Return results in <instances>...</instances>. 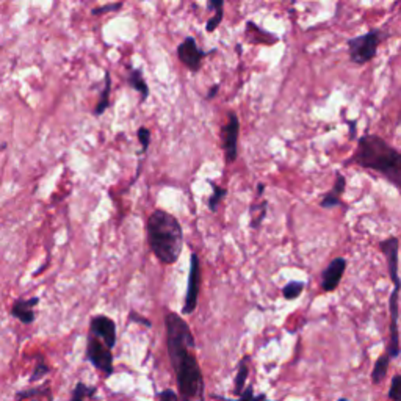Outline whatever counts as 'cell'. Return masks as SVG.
Listing matches in <instances>:
<instances>
[{
	"label": "cell",
	"mask_w": 401,
	"mask_h": 401,
	"mask_svg": "<svg viewBox=\"0 0 401 401\" xmlns=\"http://www.w3.org/2000/svg\"><path fill=\"white\" fill-rule=\"evenodd\" d=\"M164 326L169 361L177 379L179 398L182 401H204V376L195 354V337L190 326L176 312L167 313Z\"/></svg>",
	"instance_id": "1"
},
{
	"label": "cell",
	"mask_w": 401,
	"mask_h": 401,
	"mask_svg": "<svg viewBox=\"0 0 401 401\" xmlns=\"http://www.w3.org/2000/svg\"><path fill=\"white\" fill-rule=\"evenodd\" d=\"M353 162L365 169L381 174L401 190V154L388 141L376 135H364L357 141Z\"/></svg>",
	"instance_id": "2"
},
{
	"label": "cell",
	"mask_w": 401,
	"mask_h": 401,
	"mask_svg": "<svg viewBox=\"0 0 401 401\" xmlns=\"http://www.w3.org/2000/svg\"><path fill=\"white\" fill-rule=\"evenodd\" d=\"M148 241L157 259L164 265H173L184 248L182 227L171 213L154 210L148 218Z\"/></svg>",
	"instance_id": "3"
},
{
	"label": "cell",
	"mask_w": 401,
	"mask_h": 401,
	"mask_svg": "<svg viewBox=\"0 0 401 401\" xmlns=\"http://www.w3.org/2000/svg\"><path fill=\"white\" fill-rule=\"evenodd\" d=\"M381 41V33L378 30H371L361 37H356L348 41L349 59L356 64H365L375 59L376 49Z\"/></svg>",
	"instance_id": "4"
},
{
	"label": "cell",
	"mask_w": 401,
	"mask_h": 401,
	"mask_svg": "<svg viewBox=\"0 0 401 401\" xmlns=\"http://www.w3.org/2000/svg\"><path fill=\"white\" fill-rule=\"evenodd\" d=\"M87 359L95 365V367L102 371V373L109 378L113 375V356L112 349L105 345V343L97 339L96 335H90L88 345H87Z\"/></svg>",
	"instance_id": "5"
},
{
	"label": "cell",
	"mask_w": 401,
	"mask_h": 401,
	"mask_svg": "<svg viewBox=\"0 0 401 401\" xmlns=\"http://www.w3.org/2000/svg\"><path fill=\"white\" fill-rule=\"evenodd\" d=\"M200 287V265L199 257L196 254H191L190 257V275H188V287L187 295L184 299V315H190L195 312L198 306V295Z\"/></svg>",
	"instance_id": "6"
},
{
	"label": "cell",
	"mask_w": 401,
	"mask_h": 401,
	"mask_svg": "<svg viewBox=\"0 0 401 401\" xmlns=\"http://www.w3.org/2000/svg\"><path fill=\"white\" fill-rule=\"evenodd\" d=\"M239 131L240 123L235 113H229L226 126L221 128V143H223V149L226 154L227 163H232L237 160V143H239Z\"/></svg>",
	"instance_id": "7"
},
{
	"label": "cell",
	"mask_w": 401,
	"mask_h": 401,
	"mask_svg": "<svg viewBox=\"0 0 401 401\" xmlns=\"http://www.w3.org/2000/svg\"><path fill=\"white\" fill-rule=\"evenodd\" d=\"M91 334L102 340L110 349L116 345V323L107 315H96L91 320Z\"/></svg>",
	"instance_id": "8"
},
{
	"label": "cell",
	"mask_w": 401,
	"mask_h": 401,
	"mask_svg": "<svg viewBox=\"0 0 401 401\" xmlns=\"http://www.w3.org/2000/svg\"><path fill=\"white\" fill-rule=\"evenodd\" d=\"M207 54L203 52L196 44V41L195 38H185V41L182 42L181 46L177 47V56H179V60L182 61L184 66H187L190 71H199L200 68V61H203V59L205 56Z\"/></svg>",
	"instance_id": "9"
},
{
	"label": "cell",
	"mask_w": 401,
	"mask_h": 401,
	"mask_svg": "<svg viewBox=\"0 0 401 401\" xmlns=\"http://www.w3.org/2000/svg\"><path fill=\"white\" fill-rule=\"evenodd\" d=\"M398 293L400 289L395 287L390 293L389 311H390V342L388 348V354L390 359L398 357L400 354V334H398Z\"/></svg>",
	"instance_id": "10"
},
{
	"label": "cell",
	"mask_w": 401,
	"mask_h": 401,
	"mask_svg": "<svg viewBox=\"0 0 401 401\" xmlns=\"http://www.w3.org/2000/svg\"><path fill=\"white\" fill-rule=\"evenodd\" d=\"M347 270V261L343 257H337L325 268L321 275V289L323 292H333L339 287V284L343 277V273Z\"/></svg>",
	"instance_id": "11"
},
{
	"label": "cell",
	"mask_w": 401,
	"mask_h": 401,
	"mask_svg": "<svg viewBox=\"0 0 401 401\" xmlns=\"http://www.w3.org/2000/svg\"><path fill=\"white\" fill-rule=\"evenodd\" d=\"M398 240L395 237H390L379 243L383 254L388 257V267H389V276L393 282V287L401 289V279L398 275Z\"/></svg>",
	"instance_id": "12"
},
{
	"label": "cell",
	"mask_w": 401,
	"mask_h": 401,
	"mask_svg": "<svg viewBox=\"0 0 401 401\" xmlns=\"http://www.w3.org/2000/svg\"><path fill=\"white\" fill-rule=\"evenodd\" d=\"M40 303V298L33 297L30 299H19L11 306V315L19 318L24 325H32L35 321L33 307Z\"/></svg>",
	"instance_id": "13"
},
{
	"label": "cell",
	"mask_w": 401,
	"mask_h": 401,
	"mask_svg": "<svg viewBox=\"0 0 401 401\" xmlns=\"http://www.w3.org/2000/svg\"><path fill=\"white\" fill-rule=\"evenodd\" d=\"M207 10L213 11V16L207 20L205 30L213 32V30H217L221 24V20H223V13H225L223 0H209V4H207Z\"/></svg>",
	"instance_id": "14"
},
{
	"label": "cell",
	"mask_w": 401,
	"mask_h": 401,
	"mask_svg": "<svg viewBox=\"0 0 401 401\" xmlns=\"http://www.w3.org/2000/svg\"><path fill=\"white\" fill-rule=\"evenodd\" d=\"M389 364H390V356L385 353L381 357H378V361L375 362L373 371H371V383L373 384H379L383 383V379L388 375L389 370Z\"/></svg>",
	"instance_id": "15"
},
{
	"label": "cell",
	"mask_w": 401,
	"mask_h": 401,
	"mask_svg": "<svg viewBox=\"0 0 401 401\" xmlns=\"http://www.w3.org/2000/svg\"><path fill=\"white\" fill-rule=\"evenodd\" d=\"M249 375V369H248V357L245 356L239 364V370L237 375H235V381H234V393L235 395H240V393L245 390V384L246 379Z\"/></svg>",
	"instance_id": "16"
},
{
	"label": "cell",
	"mask_w": 401,
	"mask_h": 401,
	"mask_svg": "<svg viewBox=\"0 0 401 401\" xmlns=\"http://www.w3.org/2000/svg\"><path fill=\"white\" fill-rule=\"evenodd\" d=\"M131 83H132V87L140 91L141 92V99L145 100L148 96H149V88H148V83L145 78H143L141 76V71L138 69H133L132 73H131Z\"/></svg>",
	"instance_id": "17"
},
{
	"label": "cell",
	"mask_w": 401,
	"mask_h": 401,
	"mask_svg": "<svg viewBox=\"0 0 401 401\" xmlns=\"http://www.w3.org/2000/svg\"><path fill=\"white\" fill-rule=\"evenodd\" d=\"M304 282H299V281H292L289 284L284 285L282 289V295L285 299H297L301 293L304 290Z\"/></svg>",
	"instance_id": "18"
},
{
	"label": "cell",
	"mask_w": 401,
	"mask_h": 401,
	"mask_svg": "<svg viewBox=\"0 0 401 401\" xmlns=\"http://www.w3.org/2000/svg\"><path fill=\"white\" fill-rule=\"evenodd\" d=\"M210 184H212V188H213V195L209 198V200H207V205H209L210 212H217L221 199H223L225 195H226V188L220 187V185H215L213 182H210Z\"/></svg>",
	"instance_id": "19"
},
{
	"label": "cell",
	"mask_w": 401,
	"mask_h": 401,
	"mask_svg": "<svg viewBox=\"0 0 401 401\" xmlns=\"http://www.w3.org/2000/svg\"><path fill=\"white\" fill-rule=\"evenodd\" d=\"M95 392H96V388H90V385H85L83 383H78L73 392V398H71V401H83L88 397L91 398Z\"/></svg>",
	"instance_id": "20"
},
{
	"label": "cell",
	"mask_w": 401,
	"mask_h": 401,
	"mask_svg": "<svg viewBox=\"0 0 401 401\" xmlns=\"http://www.w3.org/2000/svg\"><path fill=\"white\" fill-rule=\"evenodd\" d=\"M109 95H110V77H109V74H107L104 95H102V99H100V102L96 107V112H95V114H97V116H99V114H102L107 107H109Z\"/></svg>",
	"instance_id": "21"
},
{
	"label": "cell",
	"mask_w": 401,
	"mask_h": 401,
	"mask_svg": "<svg viewBox=\"0 0 401 401\" xmlns=\"http://www.w3.org/2000/svg\"><path fill=\"white\" fill-rule=\"evenodd\" d=\"M340 204H342L340 195H337L334 190L328 191L323 199H321V207H325V209H333V207H337Z\"/></svg>",
	"instance_id": "22"
},
{
	"label": "cell",
	"mask_w": 401,
	"mask_h": 401,
	"mask_svg": "<svg viewBox=\"0 0 401 401\" xmlns=\"http://www.w3.org/2000/svg\"><path fill=\"white\" fill-rule=\"evenodd\" d=\"M389 398L392 401H401V375L392 378L390 389H389Z\"/></svg>",
	"instance_id": "23"
},
{
	"label": "cell",
	"mask_w": 401,
	"mask_h": 401,
	"mask_svg": "<svg viewBox=\"0 0 401 401\" xmlns=\"http://www.w3.org/2000/svg\"><path fill=\"white\" fill-rule=\"evenodd\" d=\"M49 367L44 364V361L40 359L38 364H37V367H35V371H33V375L30 376V383H37L40 381V379L44 378L46 375H49Z\"/></svg>",
	"instance_id": "24"
},
{
	"label": "cell",
	"mask_w": 401,
	"mask_h": 401,
	"mask_svg": "<svg viewBox=\"0 0 401 401\" xmlns=\"http://www.w3.org/2000/svg\"><path fill=\"white\" fill-rule=\"evenodd\" d=\"M227 401H265V395L262 393V395H259V397H254L253 395V388H248L246 390H243L240 393L239 400H227Z\"/></svg>",
	"instance_id": "25"
},
{
	"label": "cell",
	"mask_w": 401,
	"mask_h": 401,
	"mask_svg": "<svg viewBox=\"0 0 401 401\" xmlns=\"http://www.w3.org/2000/svg\"><path fill=\"white\" fill-rule=\"evenodd\" d=\"M345 188H347V179H345V176H342L340 173H337V176H335V184H334L333 190L337 193V195L342 196V193L345 191Z\"/></svg>",
	"instance_id": "26"
},
{
	"label": "cell",
	"mask_w": 401,
	"mask_h": 401,
	"mask_svg": "<svg viewBox=\"0 0 401 401\" xmlns=\"http://www.w3.org/2000/svg\"><path fill=\"white\" fill-rule=\"evenodd\" d=\"M138 140L141 143L143 150H146L149 148V143H150V132L148 131L146 127H141L138 131Z\"/></svg>",
	"instance_id": "27"
},
{
	"label": "cell",
	"mask_w": 401,
	"mask_h": 401,
	"mask_svg": "<svg viewBox=\"0 0 401 401\" xmlns=\"http://www.w3.org/2000/svg\"><path fill=\"white\" fill-rule=\"evenodd\" d=\"M160 401H181V398H179V393H176L174 390L167 389L160 393Z\"/></svg>",
	"instance_id": "28"
},
{
	"label": "cell",
	"mask_w": 401,
	"mask_h": 401,
	"mask_svg": "<svg viewBox=\"0 0 401 401\" xmlns=\"http://www.w3.org/2000/svg\"><path fill=\"white\" fill-rule=\"evenodd\" d=\"M131 320H132V321H137V323H140V325H145V326H148V328L152 326V323H150V321H149L148 318L141 317V315L135 313V312H131Z\"/></svg>",
	"instance_id": "29"
},
{
	"label": "cell",
	"mask_w": 401,
	"mask_h": 401,
	"mask_svg": "<svg viewBox=\"0 0 401 401\" xmlns=\"http://www.w3.org/2000/svg\"><path fill=\"white\" fill-rule=\"evenodd\" d=\"M119 4L118 5H109V6H105V8H97V10H95V14H102L104 11H109V10H116V8H119Z\"/></svg>",
	"instance_id": "30"
},
{
	"label": "cell",
	"mask_w": 401,
	"mask_h": 401,
	"mask_svg": "<svg viewBox=\"0 0 401 401\" xmlns=\"http://www.w3.org/2000/svg\"><path fill=\"white\" fill-rule=\"evenodd\" d=\"M218 90H220V87H218V85H215V87L212 88V91L209 92V96H207V99H212V97H215V95H217V92H218Z\"/></svg>",
	"instance_id": "31"
},
{
	"label": "cell",
	"mask_w": 401,
	"mask_h": 401,
	"mask_svg": "<svg viewBox=\"0 0 401 401\" xmlns=\"http://www.w3.org/2000/svg\"><path fill=\"white\" fill-rule=\"evenodd\" d=\"M349 131H351V137H354V132H356V123H349Z\"/></svg>",
	"instance_id": "32"
},
{
	"label": "cell",
	"mask_w": 401,
	"mask_h": 401,
	"mask_svg": "<svg viewBox=\"0 0 401 401\" xmlns=\"http://www.w3.org/2000/svg\"><path fill=\"white\" fill-rule=\"evenodd\" d=\"M16 401H38V398H16Z\"/></svg>",
	"instance_id": "33"
},
{
	"label": "cell",
	"mask_w": 401,
	"mask_h": 401,
	"mask_svg": "<svg viewBox=\"0 0 401 401\" xmlns=\"http://www.w3.org/2000/svg\"><path fill=\"white\" fill-rule=\"evenodd\" d=\"M339 401H349V400H347V398H340Z\"/></svg>",
	"instance_id": "34"
}]
</instances>
